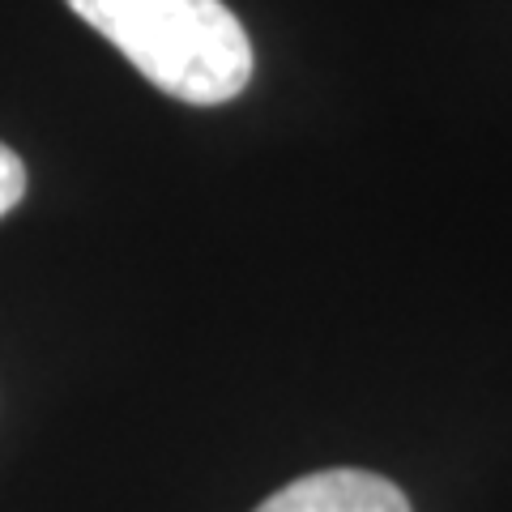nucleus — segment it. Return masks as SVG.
Here are the masks:
<instances>
[{"label": "nucleus", "instance_id": "obj_2", "mask_svg": "<svg viewBox=\"0 0 512 512\" xmlns=\"http://www.w3.org/2000/svg\"><path fill=\"white\" fill-rule=\"evenodd\" d=\"M256 512H410V500L372 470H316L274 491Z\"/></svg>", "mask_w": 512, "mask_h": 512}, {"label": "nucleus", "instance_id": "obj_1", "mask_svg": "<svg viewBox=\"0 0 512 512\" xmlns=\"http://www.w3.org/2000/svg\"><path fill=\"white\" fill-rule=\"evenodd\" d=\"M146 77L192 107H218L252 82V43L222 0H64Z\"/></svg>", "mask_w": 512, "mask_h": 512}, {"label": "nucleus", "instance_id": "obj_3", "mask_svg": "<svg viewBox=\"0 0 512 512\" xmlns=\"http://www.w3.org/2000/svg\"><path fill=\"white\" fill-rule=\"evenodd\" d=\"M22 192H26V167H22V158L0 141V218L22 201Z\"/></svg>", "mask_w": 512, "mask_h": 512}]
</instances>
